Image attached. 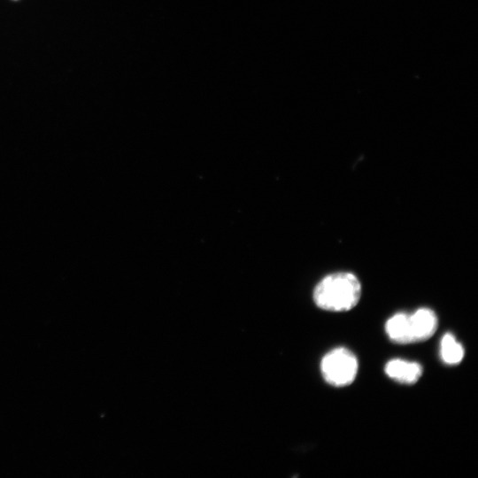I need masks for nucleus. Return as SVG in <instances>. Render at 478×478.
I'll list each match as a JSON object with an SVG mask.
<instances>
[{
  "label": "nucleus",
  "mask_w": 478,
  "mask_h": 478,
  "mask_svg": "<svg viewBox=\"0 0 478 478\" xmlns=\"http://www.w3.org/2000/svg\"><path fill=\"white\" fill-rule=\"evenodd\" d=\"M413 343L429 339L436 331L438 320L436 312L429 308H420L410 314Z\"/></svg>",
  "instance_id": "nucleus-4"
},
{
  "label": "nucleus",
  "mask_w": 478,
  "mask_h": 478,
  "mask_svg": "<svg viewBox=\"0 0 478 478\" xmlns=\"http://www.w3.org/2000/svg\"><path fill=\"white\" fill-rule=\"evenodd\" d=\"M358 277L348 272L328 274L321 279L313 290L315 305L325 311L342 312L355 307L361 297Z\"/></svg>",
  "instance_id": "nucleus-1"
},
{
  "label": "nucleus",
  "mask_w": 478,
  "mask_h": 478,
  "mask_svg": "<svg viewBox=\"0 0 478 478\" xmlns=\"http://www.w3.org/2000/svg\"><path fill=\"white\" fill-rule=\"evenodd\" d=\"M465 355L462 344L451 333H446L440 342V357L447 365L459 364Z\"/></svg>",
  "instance_id": "nucleus-6"
},
{
  "label": "nucleus",
  "mask_w": 478,
  "mask_h": 478,
  "mask_svg": "<svg viewBox=\"0 0 478 478\" xmlns=\"http://www.w3.org/2000/svg\"><path fill=\"white\" fill-rule=\"evenodd\" d=\"M385 331L391 342L399 344L413 343L410 314L397 312L385 324Z\"/></svg>",
  "instance_id": "nucleus-5"
},
{
  "label": "nucleus",
  "mask_w": 478,
  "mask_h": 478,
  "mask_svg": "<svg viewBox=\"0 0 478 478\" xmlns=\"http://www.w3.org/2000/svg\"><path fill=\"white\" fill-rule=\"evenodd\" d=\"M358 370L357 357L344 347L335 348L328 351L320 362L324 380L335 387H344L352 383Z\"/></svg>",
  "instance_id": "nucleus-2"
},
{
  "label": "nucleus",
  "mask_w": 478,
  "mask_h": 478,
  "mask_svg": "<svg viewBox=\"0 0 478 478\" xmlns=\"http://www.w3.org/2000/svg\"><path fill=\"white\" fill-rule=\"evenodd\" d=\"M420 364L400 358L391 359L385 365V374L393 381L405 385L416 383L421 377Z\"/></svg>",
  "instance_id": "nucleus-3"
}]
</instances>
